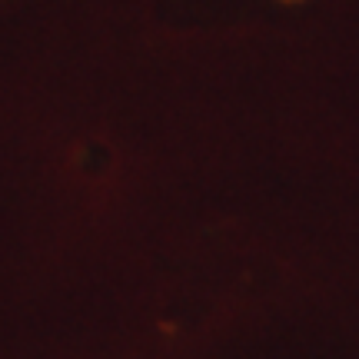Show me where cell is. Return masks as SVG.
Listing matches in <instances>:
<instances>
[{
    "label": "cell",
    "mask_w": 359,
    "mask_h": 359,
    "mask_svg": "<svg viewBox=\"0 0 359 359\" xmlns=\"http://www.w3.org/2000/svg\"><path fill=\"white\" fill-rule=\"evenodd\" d=\"M283 4H296V0H283Z\"/></svg>",
    "instance_id": "1"
}]
</instances>
